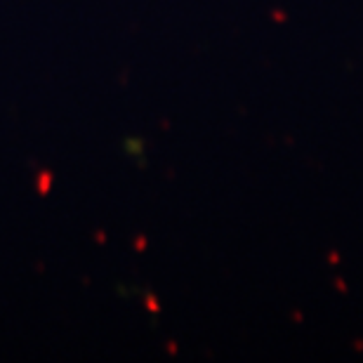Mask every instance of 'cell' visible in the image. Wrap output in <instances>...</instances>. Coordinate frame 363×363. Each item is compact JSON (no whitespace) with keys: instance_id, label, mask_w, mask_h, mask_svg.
<instances>
[]
</instances>
